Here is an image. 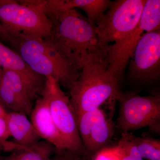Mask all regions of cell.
<instances>
[{"mask_svg": "<svg viewBox=\"0 0 160 160\" xmlns=\"http://www.w3.org/2000/svg\"><path fill=\"white\" fill-rule=\"evenodd\" d=\"M132 139L143 158L160 160V140L149 136L137 137L131 134Z\"/></svg>", "mask_w": 160, "mask_h": 160, "instance_id": "e0dca14e", "label": "cell"}, {"mask_svg": "<svg viewBox=\"0 0 160 160\" xmlns=\"http://www.w3.org/2000/svg\"><path fill=\"white\" fill-rule=\"evenodd\" d=\"M10 137L18 145L31 147L38 144L41 140L27 115L22 112H8L6 115Z\"/></svg>", "mask_w": 160, "mask_h": 160, "instance_id": "5bb4252c", "label": "cell"}, {"mask_svg": "<svg viewBox=\"0 0 160 160\" xmlns=\"http://www.w3.org/2000/svg\"><path fill=\"white\" fill-rule=\"evenodd\" d=\"M0 104H2V106H4V105H3L2 102V100H1V98H0ZM4 107H5V106H4Z\"/></svg>", "mask_w": 160, "mask_h": 160, "instance_id": "d4e9b609", "label": "cell"}, {"mask_svg": "<svg viewBox=\"0 0 160 160\" xmlns=\"http://www.w3.org/2000/svg\"><path fill=\"white\" fill-rule=\"evenodd\" d=\"M0 67L17 73L26 84L32 101L41 96L46 78L32 71L21 56L13 49L0 42Z\"/></svg>", "mask_w": 160, "mask_h": 160, "instance_id": "7c38bea8", "label": "cell"}, {"mask_svg": "<svg viewBox=\"0 0 160 160\" xmlns=\"http://www.w3.org/2000/svg\"><path fill=\"white\" fill-rule=\"evenodd\" d=\"M43 91L49 101L52 119L66 149L86 158L85 149L78 129L77 119L70 99L52 78L46 79Z\"/></svg>", "mask_w": 160, "mask_h": 160, "instance_id": "ba28073f", "label": "cell"}, {"mask_svg": "<svg viewBox=\"0 0 160 160\" xmlns=\"http://www.w3.org/2000/svg\"><path fill=\"white\" fill-rule=\"evenodd\" d=\"M9 1L10 0H0V6L9 2ZM1 41L10 44L11 46L13 43V39L6 31L0 21V42H2Z\"/></svg>", "mask_w": 160, "mask_h": 160, "instance_id": "7402d4cb", "label": "cell"}, {"mask_svg": "<svg viewBox=\"0 0 160 160\" xmlns=\"http://www.w3.org/2000/svg\"><path fill=\"white\" fill-rule=\"evenodd\" d=\"M30 115L32 124L41 138L51 144L55 149H66L52 119L48 98L43 90L36 100Z\"/></svg>", "mask_w": 160, "mask_h": 160, "instance_id": "4fadbf2b", "label": "cell"}, {"mask_svg": "<svg viewBox=\"0 0 160 160\" xmlns=\"http://www.w3.org/2000/svg\"><path fill=\"white\" fill-rule=\"evenodd\" d=\"M112 2L109 0H64V6L67 9H82L86 13L87 20L95 26L104 16Z\"/></svg>", "mask_w": 160, "mask_h": 160, "instance_id": "9a60e30c", "label": "cell"}, {"mask_svg": "<svg viewBox=\"0 0 160 160\" xmlns=\"http://www.w3.org/2000/svg\"><path fill=\"white\" fill-rule=\"evenodd\" d=\"M85 158L67 149H55L49 160H84Z\"/></svg>", "mask_w": 160, "mask_h": 160, "instance_id": "ffe728a7", "label": "cell"}, {"mask_svg": "<svg viewBox=\"0 0 160 160\" xmlns=\"http://www.w3.org/2000/svg\"><path fill=\"white\" fill-rule=\"evenodd\" d=\"M131 133H122L118 145L113 147L120 160H143L137 147L132 139Z\"/></svg>", "mask_w": 160, "mask_h": 160, "instance_id": "ac0fdd59", "label": "cell"}, {"mask_svg": "<svg viewBox=\"0 0 160 160\" xmlns=\"http://www.w3.org/2000/svg\"><path fill=\"white\" fill-rule=\"evenodd\" d=\"M146 0H118L95 26L99 44L105 54L106 48L136 27Z\"/></svg>", "mask_w": 160, "mask_h": 160, "instance_id": "52a82bcc", "label": "cell"}, {"mask_svg": "<svg viewBox=\"0 0 160 160\" xmlns=\"http://www.w3.org/2000/svg\"><path fill=\"white\" fill-rule=\"evenodd\" d=\"M160 0H146L136 27L106 48V60L109 72L119 81L121 79L140 39L146 32L160 29Z\"/></svg>", "mask_w": 160, "mask_h": 160, "instance_id": "8992f818", "label": "cell"}, {"mask_svg": "<svg viewBox=\"0 0 160 160\" xmlns=\"http://www.w3.org/2000/svg\"><path fill=\"white\" fill-rule=\"evenodd\" d=\"M0 98L6 109L30 115L33 101L20 76L8 69H2L0 78Z\"/></svg>", "mask_w": 160, "mask_h": 160, "instance_id": "8fae6325", "label": "cell"}, {"mask_svg": "<svg viewBox=\"0 0 160 160\" xmlns=\"http://www.w3.org/2000/svg\"><path fill=\"white\" fill-rule=\"evenodd\" d=\"M94 160H120L113 147H107L96 153Z\"/></svg>", "mask_w": 160, "mask_h": 160, "instance_id": "44dd1931", "label": "cell"}, {"mask_svg": "<svg viewBox=\"0 0 160 160\" xmlns=\"http://www.w3.org/2000/svg\"><path fill=\"white\" fill-rule=\"evenodd\" d=\"M0 21L13 42L21 38L47 39L52 29V22L41 0H10L0 6Z\"/></svg>", "mask_w": 160, "mask_h": 160, "instance_id": "277c9868", "label": "cell"}, {"mask_svg": "<svg viewBox=\"0 0 160 160\" xmlns=\"http://www.w3.org/2000/svg\"><path fill=\"white\" fill-rule=\"evenodd\" d=\"M55 148L46 141H40L31 147H22L8 155H0V160H49Z\"/></svg>", "mask_w": 160, "mask_h": 160, "instance_id": "2e32d148", "label": "cell"}, {"mask_svg": "<svg viewBox=\"0 0 160 160\" xmlns=\"http://www.w3.org/2000/svg\"><path fill=\"white\" fill-rule=\"evenodd\" d=\"M7 112L5 107L0 104V117L6 116Z\"/></svg>", "mask_w": 160, "mask_h": 160, "instance_id": "603a6c76", "label": "cell"}, {"mask_svg": "<svg viewBox=\"0 0 160 160\" xmlns=\"http://www.w3.org/2000/svg\"><path fill=\"white\" fill-rule=\"evenodd\" d=\"M10 137L6 116L0 117V149L12 152L16 149V143L7 142Z\"/></svg>", "mask_w": 160, "mask_h": 160, "instance_id": "d6986e66", "label": "cell"}, {"mask_svg": "<svg viewBox=\"0 0 160 160\" xmlns=\"http://www.w3.org/2000/svg\"><path fill=\"white\" fill-rule=\"evenodd\" d=\"M11 47L37 74L54 78L60 86L70 90L79 76L73 67L46 40L24 38L14 40Z\"/></svg>", "mask_w": 160, "mask_h": 160, "instance_id": "3957f363", "label": "cell"}, {"mask_svg": "<svg viewBox=\"0 0 160 160\" xmlns=\"http://www.w3.org/2000/svg\"><path fill=\"white\" fill-rule=\"evenodd\" d=\"M119 81L108 70L106 58L86 61L69 90V99L76 114L100 108L105 103L114 106L121 91Z\"/></svg>", "mask_w": 160, "mask_h": 160, "instance_id": "7a4b0ae2", "label": "cell"}, {"mask_svg": "<svg viewBox=\"0 0 160 160\" xmlns=\"http://www.w3.org/2000/svg\"><path fill=\"white\" fill-rule=\"evenodd\" d=\"M128 78L138 86L151 85L160 77V30L145 33L129 60Z\"/></svg>", "mask_w": 160, "mask_h": 160, "instance_id": "9c48e42d", "label": "cell"}, {"mask_svg": "<svg viewBox=\"0 0 160 160\" xmlns=\"http://www.w3.org/2000/svg\"><path fill=\"white\" fill-rule=\"evenodd\" d=\"M76 115L86 157L107 147L114 135V126L106 112L100 107Z\"/></svg>", "mask_w": 160, "mask_h": 160, "instance_id": "30bf717a", "label": "cell"}, {"mask_svg": "<svg viewBox=\"0 0 160 160\" xmlns=\"http://www.w3.org/2000/svg\"><path fill=\"white\" fill-rule=\"evenodd\" d=\"M117 127L122 133L148 128L155 134H160V97L158 93L140 96L133 92L121 90Z\"/></svg>", "mask_w": 160, "mask_h": 160, "instance_id": "5b68a950", "label": "cell"}, {"mask_svg": "<svg viewBox=\"0 0 160 160\" xmlns=\"http://www.w3.org/2000/svg\"><path fill=\"white\" fill-rule=\"evenodd\" d=\"M50 19L51 35L46 40L76 69L81 71L90 59L106 58L99 44L95 26L76 9L63 12Z\"/></svg>", "mask_w": 160, "mask_h": 160, "instance_id": "6da1fadb", "label": "cell"}, {"mask_svg": "<svg viewBox=\"0 0 160 160\" xmlns=\"http://www.w3.org/2000/svg\"><path fill=\"white\" fill-rule=\"evenodd\" d=\"M2 69L0 67V78H1V76H2Z\"/></svg>", "mask_w": 160, "mask_h": 160, "instance_id": "cb8c5ba5", "label": "cell"}]
</instances>
